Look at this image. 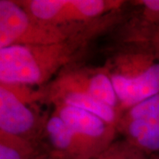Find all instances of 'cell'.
<instances>
[{"label": "cell", "mask_w": 159, "mask_h": 159, "mask_svg": "<svg viewBox=\"0 0 159 159\" xmlns=\"http://www.w3.org/2000/svg\"><path fill=\"white\" fill-rule=\"evenodd\" d=\"M89 34H80L58 43L0 49V83L46 86L74 60Z\"/></svg>", "instance_id": "1"}, {"label": "cell", "mask_w": 159, "mask_h": 159, "mask_svg": "<svg viewBox=\"0 0 159 159\" xmlns=\"http://www.w3.org/2000/svg\"><path fill=\"white\" fill-rule=\"evenodd\" d=\"M45 102L83 109L111 125L119 120V100L105 67L64 70L44 86Z\"/></svg>", "instance_id": "2"}, {"label": "cell", "mask_w": 159, "mask_h": 159, "mask_svg": "<svg viewBox=\"0 0 159 159\" xmlns=\"http://www.w3.org/2000/svg\"><path fill=\"white\" fill-rule=\"evenodd\" d=\"M119 100V112L159 94V46L125 51L105 66Z\"/></svg>", "instance_id": "3"}, {"label": "cell", "mask_w": 159, "mask_h": 159, "mask_svg": "<svg viewBox=\"0 0 159 159\" xmlns=\"http://www.w3.org/2000/svg\"><path fill=\"white\" fill-rule=\"evenodd\" d=\"M80 29L43 22L25 10L18 1L0 0V49L14 45L58 43L87 34L79 32Z\"/></svg>", "instance_id": "4"}, {"label": "cell", "mask_w": 159, "mask_h": 159, "mask_svg": "<svg viewBox=\"0 0 159 159\" xmlns=\"http://www.w3.org/2000/svg\"><path fill=\"white\" fill-rule=\"evenodd\" d=\"M0 83V131L35 142L44 132L45 120L40 119L34 104L45 102L44 88Z\"/></svg>", "instance_id": "5"}, {"label": "cell", "mask_w": 159, "mask_h": 159, "mask_svg": "<svg viewBox=\"0 0 159 159\" xmlns=\"http://www.w3.org/2000/svg\"><path fill=\"white\" fill-rule=\"evenodd\" d=\"M18 3L40 20L66 29L97 24L123 5L116 0H23Z\"/></svg>", "instance_id": "6"}, {"label": "cell", "mask_w": 159, "mask_h": 159, "mask_svg": "<svg viewBox=\"0 0 159 159\" xmlns=\"http://www.w3.org/2000/svg\"><path fill=\"white\" fill-rule=\"evenodd\" d=\"M116 128L142 152L159 155V94L122 111Z\"/></svg>", "instance_id": "7"}, {"label": "cell", "mask_w": 159, "mask_h": 159, "mask_svg": "<svg viewBox=\"0 0 159 159\" xmlns=\"http://www.w3.org/2000/svg\"><path fill=\"white\" fill-rule=\"evenodd\" d=\"M52 105L53 111L82 142L89 158L100 153L115 141L116 126L97 115L63 102H54Z\"/></svg>", "instance_id": "8"}, {"label": "cell", "mask_w": 159, "mask_h": 159, "mask_svg": "<svg viewBox=\"0 0 159 159\" xmlns=\"http://www.w3.org/2000/svg\"><path fill=\"white\" fill-rule=\"evenodd\" d=\"M36 143L0 131V159H42Z\"/></svg>", "instance_id": "9"}, {"label": "cell", "mask_w": 159, "mask_h": 159, "mask_svg": "<svg viewBox=\"0 0 159 159\" xmlns=\"http://www.w3.org/2000/svg\"><path fill=\"white\" fill-rule=\"evenodd\" d=\"M149 157L124 139L115 140L100 153L89 159H148Z\"/></svg>", "instance_id": "10"}, {"label": "cell", "mask_w": 159, "mask_h": 159, "mask_svg": "<svg viewBox=\"0 0 159 159\" xmlns=\"http://www.w3.org/2000/svg\"><path fill=\"white\" fill-rule=\"evenodd\" d=\"M138 3L143 9L144 17L150 24L149 29L152 39L159 44V0H143Z\"/></svg>", "instance_id": "11"}, {"label": "cell", "mask_w": 159, "mask_h": 159, "mask_svg": "<svg viewBox=\"0 0 159 159\" xmlns=\"http://www.w3.org/2000/svg\"><path fill=\"white\" fill-rule=\"evenodd\" d=\"M148 159H159V155H152Z\"/></svg>", "instance_id": "12"}, {"label": "cell", "mask_w": 159, "mask_h": 159, "mask_svg": "<svg viewBox=\"0 0 159 159\" xmlns=\"http://www.w3.org/2000/svg\"><path fill=\"white\" fill-rule=\"evenodd\" d=\"M42 159H56V158L52 157L51 155H46L45 157H43Z\"/></svg>", "instance_id": "13"}]
</instances>
